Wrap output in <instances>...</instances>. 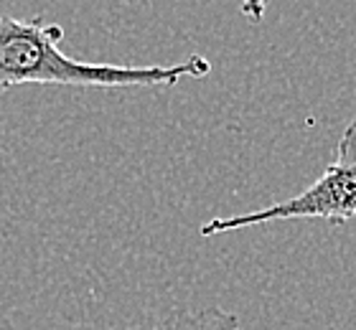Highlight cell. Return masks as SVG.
I'll list each match as a JSON object with an SVG mask.
<instances>
[{"mask_svg": "<svg viewBox=\"0 0 356 330\" xmlns=\"http://www.w3.org/2000/svg\"><path fill=\"white\" fill-rule=\"evenodd\" d=\"M64 28L44 18L0 15V94L21 84H59L95 89H165L184 76L204 79L211 61L201 53L171 66H122L76 61L61 51Z\"/></svg>", "mask_w": 356, "mask_h": 330, "instance_id": "cell-1", "label": "cell"}, {"mask_svg": "<svg viewBox=\"0 0 356 330\" xmlns=\"http://www.w3.org/2000/svg\"><path fill=\"white\" fill-rule=\"evenodd\" d=\"M290 219H321L334 226L356 219V117L346 125L336 142V158L305 191L285 198L280 204L265 206L260 211L209 219L199 229V234L204 239H211L237 229Z\"/></svg>", "mask_w": 356, "mask_h": 330, "instance_id": "cell-2", "label": "cell"}, {"mask_svg": "<svg viewBox=\"0 0 356 330\" xmlns=\"http://www.w3.org/2000/svg\"><path fill=\"white\" fill-rule=\"evenodd\" d=\"M133 330H242L239 317L224 308H201V310H186L161 320L156 325Z\"/></svg>", "mask_w": 356, "mask_h": 330, "instance_id": "cell-3", "label": "cell"}, {"mask_svg": "<svg viewBox=\"0 0 356 330\" xmlns=\"http://www.w3.org/2000/svg\"><path fill=\"white\" fill-rule=\"evenodd\" d=\"M270 0H242V13L250 23H260Z\"/></svg>", "mask_w": 356, "mask_h": 330, "instance_id": "cell-4", "label": "cell"}]
</instances>
